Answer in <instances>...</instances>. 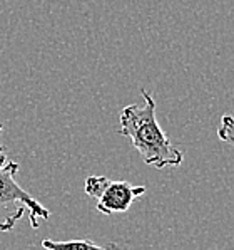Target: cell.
Returning a JSON list of instances; mask_svg holds the SVG:
<instances>
[{
    "label": "cell",
    "instance_id": "obj_1",
    "mask_svg": "<svg viewBox=\"0 0 234 250\" xmlns=\"http://www.w3.org/2000/svg\"><path fill=\"white\" fill-rule=\"evenodd\" d=\"M144 104H129L121 111V133L129 138L134 148L141 153L144 163L162 170L166 167H179L182 151L169 141L156 118V101L147 91H143Z\"/></svg>",
    "mask_w": 234,
    "mask_h": 250
},
{
    "label": "cell",
    "instance_id": "obj_2",
    "mask_svg": "<svg viewBox=\"0 0 234 250\" xmlns=\"http://www.w3.org/2000/svg\"><path fill=\"white\" fill-rule=\"evenodd\" d=\"M17 171L18 163L7 158L5 149L0 146V233L10 232L25 211L34 229L51 217V211L15 182Z\"/></svg>",
    "mask_w": 234,
    "mask_h": 250
},
{
    "label": "cell",
    "instance_id": "obj_3",
    "mask_svg": "<svg viewBox=\"0 0 234 250\" xmlns=\"http://www.w3.org/2000/svg\"><path fill=\"white\" fill-rule=\"evenodd\" d=\"M84 190L90 198L97 200V210L104 215L124 213L134 202L145 193L143 185H132L129 182H112L107 176H89Z\"/></svg>",
    "mask_w": 234,
    "mask_h": 250
},
{
    "label": "cell",
    "instance_id": "obj_4",
    "mask_svg": "<svg viewBox=\"0 0 234 250\" xmlns=\"http://www.w3.org/2000/svg\"><path fill=\"white\" fill-rule=\"evenodd\" d=\"M42 247L45 250H119V245L110 242L106 245H95L89 240H65V242H57L45 238L42 242Z\"/></svg>",
    "mask_w": 234,
    "mask_h": 250
},
{
    "label": "cell",
    "instance_id": "obj_5",
    "mask_svg": "<svg viewBox=\"0 0 234 250\" xmlns=\"http://www.w3.org/2000/svg\"><path fill=\"white\" fill-rule=\"evenodd\" d=\"M217 138L224 143L234 146V118L224 114L221 119V125L217 128Z\"/></svg>",
    "mask_w": 234,
    "mask_h": 250
},
{
    "label": "cell",
    "instance_id": "obj_6",
    "mask_svg": "<svg viewBox=\"0 0 234 250\" xmlns=\"http://www.w3.org/2000/svg\"><path fill=\"white\" fill-rule=\"evenodd\" d=\"M0 131H2V125H0Z\"/></svg>",
    "mask_w": 234,
    "mask_h": 250
}]
</instances>
